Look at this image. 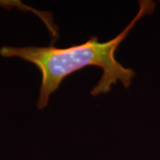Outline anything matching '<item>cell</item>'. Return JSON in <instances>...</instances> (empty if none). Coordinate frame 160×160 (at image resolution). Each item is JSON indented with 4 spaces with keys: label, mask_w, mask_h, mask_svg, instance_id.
I'll return each instance as SVG.
<instances>
[{
    "label": "cell",
    "mask_w": 160,
    "mask_h": 160,
    "mask_svg": "<svg viewBox=\"0 0 160 160\" xmlns=\"http://www.w3.org/2000/svg\"><path fill=\"white\" fill-rule=\"evenodd\" d=\"M140 9L136 16L116 38L107 42H100L92 37L81 45L59 48L54 46H10L0 48V55L6 58H19L32 63L41 72V86L37 107L43 109L48 105L52 94L63 80L86 67L95 66L102 69V76L91 91L92 96L109 92L118 82L125 88L131 86L135 71L126 68L118 62L115 53L139 20L152 13L156 8L153 1H139Z\"/></svg>",
    "instance_id": "cell-1"
},
{
    "label": "cell",
    "mask_w": 160,
    "mask_h": 160,
    "mask_svg": "<svg viewBox=\"0 0 160 160\" xmlns=\"http://www.w3.org/2000/svg\"><path fill=\"white\" fill-rule=\"evenodd\" d=\"M20 4L19 1H0V6L2 7H18Z\"/></svg>",
    "instance_id": "cell-2"
}]
</instances>
